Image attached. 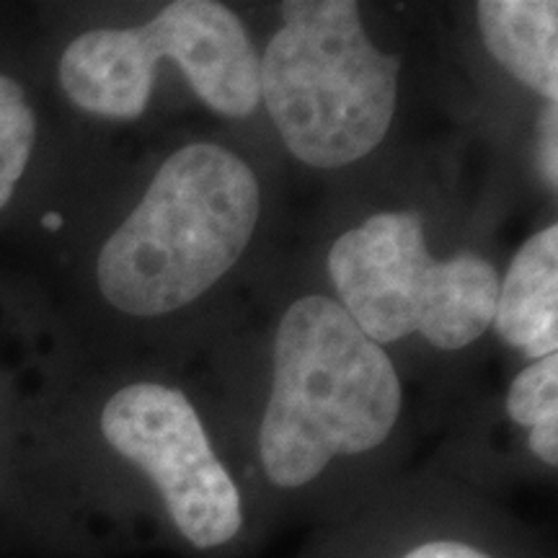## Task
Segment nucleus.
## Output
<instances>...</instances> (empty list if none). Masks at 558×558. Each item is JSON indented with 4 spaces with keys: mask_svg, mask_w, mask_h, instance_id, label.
<instances>
[{
    "mask_svg": "<svg viewBox=\"0 0 558 558\" xmlns=\"http://www.w3.org/2000/svg\"><path fill=\"white\" fill-rule=\"evenodd\" d=\"M399 416L401 383L383 347L337 300H295L279 320L275 383L256 435L267 486L308 492L333 465L380 450Z\"/></svg>",
    "mask_w": 558,
    "mask_h": 558,
    "instance_id": "nucleus-1",
    "label": "nucleus"
},
{
    "mask_svg": "<svg viewBox=\"0 0 558 558\" xmlns=\"http://www.w3.org/2000/svg\"><path fill=\"white\" fill-rule=\"evenodd\" d=\"M259 184L246 160L213 143L166 158L140 205L94 262L99 295L128 316H166L235 267L259 222Z\"/></svg>",
    "mask_w": 558,
    "mask_h": 558,
    "instance_id": "nucleus-2",
    "label": "nucleus"
},
{
    "mask_svg": "<svg viewBox=\"0 0 558 558\" xmlns=\"http://www.w3.org/2000/svg\"><path fill=\"white\" fill-rule=\"evenodd\" d=\"M259 60L262 99L292 156L341 169L393 122L401 60L375 50L354 0H290Z\"/></svg>",
    "mask_w": 558,
    "mask_h": 558,
    "instance_id": "nucleus-3",
    "label": "nucleus"
},
{
    "mask_svg": "<svg viewBox=\"0 0 558 558\" xmlns=\"http://www.w3.org/2000/svg\"><path fill=\"white\" fill-rule=\"evenodd\" d=\"M329 275L341 308L380 347L422 333L437 349H463L497 316V269L476 254L435 262L414 213H380L347 230Z\"/></svg>",
    "mask_w": 558,
    "mask_h": 558,
    "instance_id": "nucleus-4",
    "label": "nucleus"
},
{
    "mask_svg": "<svg viewBox=\"0 0 558 558\" xmlns=\"http://www.w3.org/2000/svg\"><path fill=\"white\" fill-rule=\"evenodd\" d=\"M96 427L111 460L143 476L184 546L215 554L243 538V488L184 393L160 383H132L104 403Z\"/></svg>",
    "mask_w": 558,
    "mask_h": 558,
    "instance_id": "nucleus-5",
    "label": "nucleus"
},
{
    "mask_svg": "<svg viewBox=\"0 0 558 558\" xmlns=\"http://www.w3.org/2000/svg\"><path fill=\"white\" fill-rule=\"evenodd\" d=\"M137 34L153 62H177L199 99L218 114L248 117L259 107V58L239 16L226 5L177 0L137 26Z\"/></svg>",
    "mask_w": 558,
    "mask_h": 558,
    "instance_id": "nucleus-6",
    "label": "nucleus"
},
{
    "mask_svg": "<svg viewBox=\"0 0 558 558\" xmlns=\"http://www.w3.org/2000/svg\"><path fill=\"white\" fill-rule=\"evenodd\" d=\"M156 65L137 26H94L62 47L58 83L83 114L128 122L148 107Z\"/></svg>",
    "mask_w": 558,
    "mask_h": 558,
    "instance_id": "nucleus-7",
    "label": "nucleus"
},
{
    "mask_svg": "<svg viewBox=\"0 0 558 558\" xmlns=\"http://www.w3.org/2000/svg\"><path fill=\"white\" fill-rule=\"evenodd\" d=\"M499 337L509 347L525 349L527 357L543 360L558 349V226H548L512 259L499 279Z\"/></svg>",
    "mask_w": 558,
    "mask_h": 558,
    "instance_id": "nucleus-8",
    "label": "nucleus"
},
{
    "mask_svg": "<svg viewBox=\"0 0 558 558\" xmlns=\"http://www.w3.org/2000/svg\"><path fill=\"white\" fill-rule=\"evenodd\" d=\"M478 24L501 65L550 104L558 99V3L481 0Z\"/></svg>",
    "mask_w": 558,
    "mask_h": 558,
    "instance_id": "nucleus-9",
    "label": "nucleus"
},
{
    "mask_svg": "<svg viewBox=\"0 0 558 558\" xmlns=\"http://www.w3.org/2000/svg\"><path fill=\"white\" fill-rule=\"evenodd\" d=\"M39 143V114L24 81L0 68V215L9 213L29 177Z\"/></svg>",
    "mask_w": 558,
    "mask_h": 558,
    "instance_id": "nucleus-10",
    "label": "nucleus"
},
{
    "mask_svg": "<svg viewBox=\"0 0 558 558\" xmlns=\"http://www.w3.org/2000/svg\"><path fill=\"white\" fill-rule=\"evenodd\" d=\"M507 414L520 427H535L548 416H558V357L535 360L514 378L507 393Z\"/></svg>",
    "mask_w": 558,
    "mask_h": 558,
    "instance_id": "nucleus-11",
    "label": "nucleus"
},
{
    "mask_svg": "<svg viewBox=\"0 0 558 558\" xmlns=\"http://www.w3.org/2000/svg\"><path fill=\"white\" fill-rule=\"evenodd\" d=\"M393 558H507L486 543L471 541L460 533H427L403 543Z\"/></svg>",
    "mask_w": 558,
    "mask_h": 558,
    "instance_id": "nucleus-12",
    "label": "nucleus"
},
{
    "mask_svg": "<svg viewBox=\"0 0 558 558\" xmlns=\"http://www.w3.org/2000/svg\"><path fill=\"white\" fill-rule=\"evenodd\" d=\"M527 450L541 465L554 471L558 465V416H548L527 429Z\"/></svg>",
    "mask_w": 558,
    "mask_h": 558,
    "instance_id": "nucleus-13",
    "label": "nucleus"
},
{
    "mask_svg": "<svg viewBox=\"0 0 558 558\" xmlns=\"http://www.w3.org/2000/svg\"><path fill=\"white\" fill-rule=\"evenodd\" d=\"M546 132H543V169L550 184L556 186V104H550V111L546 117Z\"/></svg>",
    "mask_w": 558,
    "mask_h": 558,
    "instance_id": "nucleus-14",
    "label": "nucleus"
}]
</instances>
